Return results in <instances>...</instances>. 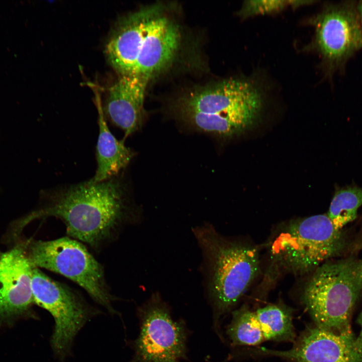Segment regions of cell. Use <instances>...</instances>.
<instances>
[{
    "instance_id": "obj_1",
    "label": "cell",
    "mask_w": 362,
    "mask_h": 362,
    "mask_svg": "<svg viewBox=\"0 0 362 362\" xmlns=\"http://www.w3.org/2000/svg\"><path fill=\"white\" fill-rule=\"evenodd\" d=\"M118 176L49 190L42 206L28 215L29 221L55 217L64 224L68 237L101 251L137 221L125 185Z\"/></svg>"
},
{
    "instance_id": "obj_2",
    "label": "cell",
    "mask_w": 362,
    "mask_h": 362,
    "mask_svg": "<svg viewBox=\"0 0 362 362\" xmlns=\"http://www.w3.org/2000/svg\"><path fill=\"white\" fill-rule=\"evenodd\" d=\"M193 232L203 255L214 327L221 337L220 318L238 302L257 275L258 252L254 247L226 240L209 223Z\"/></svg>"
},
{
    "instance_id": "obj_3",
    "label": "cell",
    "mask_w": 362,
    "mask_h": 362,
    "mask_svg": "<svg viewBox=\"0 0 362 362\" xmlns=\"http://www.w3.org/2000/svg\"><path fill=\"white\" fill-rule=\"evenodd\" d=\"M361 293L362 258L349 256L327 261L314 270L302 300L316 326L351 335V315Z\"/></svg>"
},
{
    "instance_id": "obj_4",
    "label": "cell",
    "mask_w": 362,
    "mask_h": 362,
    "mask_svg": "<svg viewBox=\"0 0 362 362\" xmlns=\"http://www.w3.org/2000/svg\"><path fill=\"white\" fill-rule=\"evenodd\" d=\"M348 242L346 233L337 229L327 214L316 215L287 224L274 240L271 254L285 270L304 275L342 255Z\"/></svg>"
},
{
    "instance_id": "obj_5",
    "label": "cell",
    "mask_w": 362,
    "mask_h": 362,
    "mask_svg": "<svg viewBox=\"0 0 362 362\" xmlns=\"http://www.w3.org/2000/svg\"><path fill=\"white\" fill-rule=\"evenodd\" d=\"M28 258L34 267L60 274L83 288L97 303L116 313L115 298L107 284L103 266L83 244L68 236L25 243Z\"/></svg>"
},
{
    "instance_id": "obj_6",
    "label": "cell",
    "mask_w": 362,
    "mask_h": 362,
    "mask_svg": "<svg viewBox=\"0 0 362 362\" xmlns=\"http://www.w3.org/2000/svg\"><path fill=\"white\" fill-rule=\"evenodd\" d=\"M182 106L183 114L202 113L218 118L230 136L254 123L262 108V97L250 81L231 79L192 94Z\"/></svg>"
},
{
    "instance_id": "obj_7",
    "label": "cell",
    "mask_w": 362,
    "mask_h": 362,
    "mask_svg": "<svg viewBox=\"0 0 362 362\" xmlns=\"http://www.w3.org/2000/svg\"><path fill=\"white\" fill-rule=\"evenodd\" d=\"M31 287L34 302L54 318L51 344L55 354L64 359L76 334L97 312L75 290L52 279L37 267L33 269Z\"/></svg>"
},
{
    "instance_id": "obj_8",
    "label": "cell",
    "mask_w": 362,
    "mask_h": 362,
    "mask_svg": "<svg viewBox=\"0 0 362 362\" xmlns=\"http://www.w3.org/2000/svg\"><path fill=\"white\" fill-rule=\"evenodd\" d=\"M139 334L130 362H181L187 357L185 322L174 320L168 305L155 293L138 310Z\"/></svg>"
},
{
    "instance_id": "obj_9",
    "label": "cell",
    "mask_w": 362,
    "mask_h": 362,
    "mask_svg": "<svg viewBox=\"0 0 362 362\" xmlns=\"http://www.w3.org/2000/svg\"><path fill=\"white\" fill-rule=\"evenodd\" d=\"M315 26V45L330 63L341 62L362 47L358 13L350 6L327 8L317 17Z\"/></svg>"
},
{
    "instance_id": "obj_10",
    "label": "cell",
    "mask_w": 362,
    "mask_h": 362,
    "mask_svg": "<svg viewBox=\"0 0 362 362\" xmlns=\"http://www.w3.org/2000/svg\"><path fill=\"white\" fill-rule=\"evenodd\" d=\"M260 351L294 362H362V345L353 334H337L317 326L306 330L290 350Z\"/></svg>"
},
{
    "instance_id": "obj_11",
    "label": "cell",
    "mask_w": 362,
    "mask_h": 362,
    "mask_svg": "<svg viewBox=\"0 0 362 362\" xmlns=\"http://www.w3.org/2000/svg\"><path fill=\"white\" fill-rule=\"evenodd\" d=\"M33 266L25 243L3 253L0 261V320L23 313L34 302L31 281Z\"/></svg>"
},
{
    "instance_id": "obj_12",
    "label": "cell",
    "mask_w": 362,
    "mask_h": 362,
    "mask_svg": "<svg viewBox=\"0 0 362 362\" xmlns=\"http://www.w3.org/2000/svg\"><path fill=\"white\" fill-rule=\"evenodd\" d=\"M180 41L178 26L161 7L151 6L134 74L151 77L173 60Z\"/></svg>"
},
{
    "instance_id": "obj_13",
    "label": "cell",
    "mask_w": 362,
    "mask_h": 362,
    "mask_svg": "<svg viewBox=\"0 0 362 362\" xmlns=\"http://www.w3.org/2000/svg\"><path fill=\"white\" fill-rule=\"evenodd\" d=\"M150 78L137 74L122 75L108 89L105 114L123 130L124 140L142 125L145 92Z\"/></svg>"
},
{
    "instance_id": "obj_14",
    "label": "cell",
    "mask_w": 362,
    "mask_h": 362,
    "mask_svg": "<svg viewBox=\"0 0 362 362\" xmlns=\"http://www.w3.org/2000/svg\"><path fill=\"white\" fill-rule=\"evenodd\" d=\"M150 11L149 7L125 17L109 38L106 47L107 56L121 75L134 73Z\"/></svg>"
},
{
    "instance_id": "obj_15",
    "label": "cell",
    "mask_w": 362,
    "mask_h": 362,
    "mask_svg": "<svg viewBox=\"0 0 362 362\" xmlns=\"http://www.w3.org/2000/svg\"><path fill=\"white\" fill-rule=\"evenodd\" d=\"M99 135L96 146L97 166L94 176L95 182H102L118 175L133 157V152L118 140L111 132L101 107H99Z\"/></svg>"
},
{
    "instance_id": "obj_16",
    "label": "cell",
    "mask_w": 362,
    "mask_h": 362,
    "mask_svg": "<svg viewBox=\"0 0 362 362\" xmlns=\"http://www.w3.org/2000/svg\"><path fill=\"white\" fill-rule=\"evenodd\" d=\"M265 340L293 341L295 331L290 309L269 305L255 311Z\"/></svg>"
},
{
    "instance_id": "obj_17",
    "label": "cell",
    "mask_w": 362,
    "mask_h": 362,
    "mask_svg": "<svg viewBox=\"0 0 362 362\" xmlns=\"http://www.w3.org/2000/svg\"><path fill=\"white\" fill-rule=\"evenodd\" d=\"M226 334L233 346H254L265 340L255 312L245 306L232 313Z\"/></svg>"
},
{
    "instance_id": "obj_18",
    "label": "cell",
    "mask_w": 362,
    "mask_h": 362,
    "mask_svg": "<svg viewBox=\"0 0 362 362\" xmlns=\"http://www.w3.org/2000/svg\"><path fill=\"white\" fill-rule=\"evenodd\" d=\"M362 205V188L347 186L338 189L332 199L327 214L334 227L341 230L357 217Z\"/></svg>"
},
{
    "instance_id": "obj_19",
    "label": "cell",
    "mask_w": 362,
    "mask_h": 362,
    "mask_svg": "<svg viewBox=\"0 0 362 362\" xmlns=\"http://www.w3.org/2000/svg\"><path fill=\"white\" fill-rule=\"evenodd\" d=\"M293 1H247L244 2L239 14L247 18L277 12L289 5L293 7Z\"/></svg>"
},
{
    "instance_id": "obj_20",
    "label": "cell",
    "mask_w": 362,
    "mask_h": 362,
    "mask_svg": "<svg viewBox=\"0 0 362 362\" xmlns=\"http://www.w3.org/2000/svg\"><path fill=\"white\" fill-rule=\"evenodd\" d=\"M358 323L360 325L361 329L359 335L356 338V340L358 344L362 345V312L358 317Z\"/></svg>"
},
{
    "instance_id": "obj_21",
    "label": "cell",
    "mask_w": 362,
    "mask_h": 362,
    "mask_svg": "<svg viewBox=\"0 0 362 362\" xmlns=\"http://www.w3.org/2000/svg\"><path fill=\"white\" fill-rule=\"evenodd\" d=\"M357 10L358 15L362 27V1L360 2L359 4H358Z\"/></svg>"
},
{
    "instance_id": "obj_22",
    "label": "cell",
    "mask_w": 362,
    "mask_h": 362,
    "mask_svg": "<svg viewBox=\"0 0 362 362\" xmlns=\"http://www.w3.org/2000/svg\"><path fill=\"white\" fill-rule=\"evenodd\" d=\"M3 253H2V252L0 251V261H1V260Z\"/></svg>"
}]
</instances>
